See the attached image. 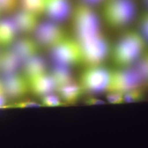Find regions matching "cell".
Returning <instances> with one entry per match:
<instances>
[{"instance_id": "cell-28", "label": "cell", "mask_w": 148, "mask_h": 148, "mask_svg": "<svg viewBox=\"0 0 148 148\" xmlns=\"http://www.w3.org/2000/svg\"><path fill=\"white\" fill-rule=\"evenodd\" d=\"M103 0H82V3L89 5L90 7L92 5H97L100 3Z\"/></svg>"}, {"instance_id": "cell-12", "label": "cell", "mask_w": 148, "mask_h": 148, "mask_svg": "<svg viewBox=\"0 0 148 148\" xmlns=\"http://www.w3.org/2000/svg\"><path fill=\"white\" fill-rule=\"evenodd\" d=\"M39 45L35 39L30 37H21L16 39L11 45V50L20 60L21 64L33 56L37 55Z\"/></svg>"}, {"instance_id": "cell-22", "label": "cell", "mask_w": 148, "mask_h": 148, "mask_svg": "<svg viewBox=\"0 0 148 148\" xmlns=\"http://www.w3.org/2000/svg\"><path fill=\"white\" fill-rule=\"evenodd\" d=\"M19 5V0H0V12H14Z\"/></svg>"}, {"instance_id": "cell-31", "label": "cell", "mask_w": 148, "mask_h": 148, "mask_svg": "<svg viewBox=\"0 0 148 148\" xmlns=\"http://www.w3.org/2000/svg\"><path fill=\"white\" fill-rule=\"evenodd\" d=\"M143 1L145 5L148 8V0H143Z\"/></svg>"}, {"instance_id": "cell-26", "label": "cell", "mask_w": 148, "mask_h": 148, "mask_svg": "<svg viewBox=\"0 0 148 148\" xmlns=\"http://www.w3.org/2000/svg\"><path fill=\"white\" fill-rule=\"evenodd\" d=\"M11 106H14L16 108H27V107L38 106L39 104H37V103L34 102L33 101H25L16 103L14 105Z\"/></svg>"}, {"instance_id": "cell-6", "label": "cell", "mask_w": 148, "mask_h": 148, "mask_svg": "<svg viewBox=\"0 0 148 148\" xmlns=\"http://www.w3.org/2000/svg\"><path fill=\"white\" fill-rule=\"evenodd\" d=\"M50 56L54 65L70 68L82 63L79 43L75 38L68 37L50 49Z\"/></svg>"}, {"instance_id": "cell-19", "label": "cell", "mask_w": 148, "mask_h": 148, "mask_svg": "<svg viewBox=\"0 0 148 148\" xmlns=\"http://www.w3.org/2000/svg\"><path fill=\"white\" fill-rule=\"evenodd\" d=\"M131 68L137 74L144 86L148 85V51H145Z\"/></svg>"}, {"instance_id": "cell-1", "label": "cell", "mask_w": 148, "mask_h": 148, "mask_svg": "<svg viewBox=\"0 0 148 148\" xmlns=\"http://www.w3.org/2000/svg\"><path fill=\"white\" fill-rule=\"evenodd\" d=\"M145 41L134 31L123 33L111 49L112 60L118 68L132 67L145 51Z\"/></svg>"}, {"instance_id": "cell-23", "label": "cell", "mask_w": 148, "mask_h": 148, "mask_svg": "<svg viewBox=\"0 0 148 148\" xmlns=\"http://www.w3.org/2000/svg\"><path fill=\"white\" fill-rule=\"evenodd\" d=\"M139 27L141 36L145 42H148V12L141 16L139 21Z\"/></svg>"}, {"instance_id": "cell-9", "label": "cell", "mask_w": 148, "mask_h": 148, "mask_svg": "<svg viewBox=\"0 0 148 148\" xmlns=\"http://www.w3.org/2000/svg\"><path fill=\"white\" fill-rule=\"evenodd\" d=\"M1 81L5 95L11 99L23 97L30 90L27 78L18 73L2 76Z\"/></svg>"}, {"instance_id": "cell-15", "label": "cell", "mask_w": 148, "mask_h": 148, "mask_svg": "<svg viewBox=\"0 0 148 148\" xmlns=\"http://www.w3.org/2000/svg\"><path fill=\"white\" fill-rule=\"evenodd\" d=\"M19 34L11 17L0 19V46L5 47L12 45Z\"/></svg>"}, {"instance_id": "cell-14", "label": "cell", "mask_w": 148, "mask_h": 148, "mask_svg": "<svg viewBox=\"0 0 148 148\" xmlns=\"http://www.w3.org/2000/svg\"><path fill=\"white\" fill-rule=\"evenodd\" d=\"M24 76L27 80L46 73V62L41 56L35 55L23 64Z\"/></svg>"}, {"instance_id": "cell-29", "label": "cell", "mask_w": 148, "mask_h": 148, "mask_svg": "<svg viewBox=\"0 0 148 148\" xmlns=\"http://www.w3.org/2000/svg\"><path fill=\"white\" fill-rule=\"evenodd\" d=\"M6 104V99L4 95H0V109H3L8 107H11V106H7Z\"/></svg>"}, {"instance_id": "cell-18", "label": "cell", "mask_w": 148, "mask_h": 148, "mask_svg": "<svg viewBox=\"0 0 148 148\" xmlns=\"http://www.w3.org/2000/svg\"><path fill=\"white\" fill-rule=\"evenodd\" d=\"M51 75L55 82L57 89L73 81L72 73L68 66L54 65Z\"/></svg>"}, {"instance_id": "cell-4", "label": "cell", "mask_w": 148, "mask_h": 148, "mask_svg": "<svg viewBox=\"0 0 148 148\" xmlns=\"http://www.w3.org/2000/svg\"><path fill=\"white\" fill-rule=\"evenodd\" d=\"M79 45L82 63L87 66L100 65L106 60L110 53L109 42L101 32Z\"/></svg>"}, {"instance_id": "cell-24", "label": "cell", "mask_w": 148, "mask_h": 148, "mask_svg": "<svg viewBox=\"0 0 148 148\" xmlns=\"http://www.w3.org/2000/svg\"><path fill=\"white\" fill-rule=\"evenodd\" d=\"M62 101L57 96L52 93L42 97L43 105L47 106H57L64 104Z\"/></svg>"}, {"instance_id": "cell-3", "label": "cell", "mask_w": 148, "mask_h": 148, "mask_svg": "<svg viewBox=\"0 0 148 148\" xmlns=\"http://www.w3.org/2000/svg\"><path fill=\"white\" fill-rule=\"evenodd\" d=\"M137 12L134 0H108L103 8V16L111 27H126L133 21Z\"/></svg>"}, {"instance_id": "cell-5", "label": "cell", "mask_w": 148, "mask_h": 148, "mask_svg": "<svg viewBox=\"0 0 148 148\" xmlns=\"http://www.w3.org/2000/svg\"><path fill=\"white\" fill-rule=\"evenodd\" d=\"M111 70L100 65L87 66L80 76L79 85L84 92L95 94L106 91Z\"/></svg>"}, {"instance_id": "cell-17", "label": "cell", "mask_w": 148, "mask_h": 148, "mask_svg": "<svg viewBox=\"0 0 148 148\" xmlns=\"http://www.w3.org/2000/svg\"><path fill=\"white\" fill-rule=\"evenodd\" d=\"M59 96L65 103L73 104L79 100L84 91L79 84L72 81L57 89Z\"/></svg>"}, {"instance_id": "cell-16", "label": "cell", "mask_w": 148, "mask_h": 148, "mask_svg": "<svg viewBox=\"0 0 148 148\" xmlns=\"http://www.w3.org/2000/svg\"><path fill=\"white\" fill-rule=\"evenodd\" d=\"M21 65V62L10 48L0 53V72L2 76L17 73Z\"/></svg>"}, {"instance_id": "cell-27", "label": "cell", "mask_w": 148, "mask_h": 148, "mask_svg": "<svg viewBox=\"0 0 148 148\" xmlns=\"http://www.w3.org/2000/svg\"><path fill=\"white\" fill-rule=\"evenodd\" d=\"M86 103L87 105H98V104H104V101H101V99L90 97L86 99Z\"/></svg>"}, {"instance_id": "cell-2", "label": "cell", "mask_w": 148, "mask_h": 148, "mask_svg": "<svg viewBox=\"0 0 148 148\" xmlns=\"http://www.w3.org/2000/svg\"><path fill=\"white\" fill-rule=\"evenodd\" d=\"M73 27L75 39L79 43L84 42L101 33L98 16L89 5L81 3L73 10Z\"/></svg>"}, {"instance_id": "cell-20", "label": "cell", "mask_w": 148, "mask_h": 148, "mask_svg": "<svg viewBox=\"0 0 148 148\" xmlns=\"http://www.w3.org/2000/svg\"><path fill=\"white\" fill-rule=\"evenodd\" d=\"M47 0H19L21 9L40 16L45 13Z\"/></svg>"}, {"instance_id": "cell-21", "label": "cell", "mask_w": 148, "mask_h": 148, "mask_svg": "<svg viewBox=\"0 0 148 148\" xmlns=\"http://www.w3.org/2000/svg\"><path fill=\"white\" fill-rule=\"evenodd\" d=\"M145 97L144 87L134 88L123 95L124 103H135L142 101Z\"/></svg>"}, {"instance_id": "cell-8", "label": "cell", "mask_w": 148, "mask_h": 148, "mask_svg": "<svg viewBox=\"0 0 148 148\" xmlns=\"http://www.w3.org/2000/svg\"><path fill=\"white\" fill-rule=\"evenodd\" d=\"M34 34V39L39 46L49 49L67 37L63 27L52 21L40 22Z\"/></svg>"}, {"instance_id": "cell-13", "label": "cell", "mask_w": 148, "mask_h": 148, "mask_svg": "<svg viewBox=\"0 0 148 148\" xmlns=\"http://www.w3.org/2000/svg\"><path fill=\"white\" fill-rule=\"evenodd\" d=\"M29 90L35 95L42 97L51 94L57 89V86L52 76L47 73L27 80Z\"/></svg>"}, {"instance_id": "cell-11", "label": "cell", "mask_w": 148, "mask_h": 148, "mask_svg": "<svg viewBox=\"0 0 148 148\" xmlns=\"http://www.w3.org/2000/svg\"><path fill=\"white\" fill-rule=\"evenodd\" d=\"M72 11L68 0H47L45 13L50 21L59 23L70 16Z\"/></svg>"}, {"instance_id": "cell-10", "label": "cell", "mask_w": 148, "mask_h": 148, "mask_svg": "<svg viewBox=\"0 0 148 148\" xmlns=\"http://www.w3.org/2000/svg\"><path fill=\"white\" fill-rule=\"evenodd\" d=\"M11 18L18 33L24 34L34 33L40 22L39 16L21 8L15 11Z\"/></svg>"}, {"instance_id": "cell-30", "label": "cell", "mask_w": 148, "mask_h": 148, "mask_svg": "<svg viewBox=\"0 0 148 148\" xmlns=\"http://www.w3.org/2000/svg\"><path fill=\"white\" fill-rule=\"evenodd\" d=\"M5 95L3 87V85L2 84L1 80H0V95Z\"/></svg>"}, {"instance_id": "cell-7", "label": "cell", "mask_w": 148, "mask_h": 148, "mask_svg": "<svg viewBox=\"0 0 148 148\" xmlns=\"http://www.w3.org/2000/svg\"><path fill=\"white\" fill-rule=\"evenodd\" d=\"M139 87H144L137 74L132 68H118L111 70L107 92H117L124 95Z\"/></svg>"}, {"instance_id": "cell-25", "label": "cell", "mask_w": 148, "mask_h": 148, "mask_svg": "<svg viewBox=\"0 0 148 148\" xmlns=\"http://www.w3.org/2000/svg\"><path fill=\"white\" fill-rule=\"evenodd\" d=\"M108 101L111 104H119L124 103L123 95L117 92H108Z\"/></svg>"}]
</instances>
